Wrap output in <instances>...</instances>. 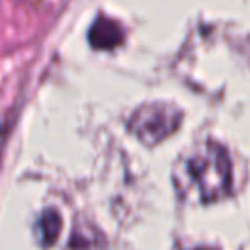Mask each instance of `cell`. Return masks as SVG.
Segmentation results:
<instances>
[{
    "label": "cell",
    "mask_w": 250,
    "mask_h": 250,
    "mask_svg": "<svg viewBox=\"0 0 250 250\" xmlns=\"http://www.w3.org/2000/svg\"><path fill=\"white\" fill-rule=\"evenodd\" d=\"M60 230H62V218H60L58 211L46 209L43 213V216L40 218V227H38L41 244L44 247L53 245L56 242V238H58Z\"/></svg>",
    "instance_id": "cell-5"
},
{
    "label": "cell",
    "mask_w": 250,
    "mask_h": 250,
    "mask_svg": "<svg viewBox=\"0 0 250 250\" xmlns=\"http://www.w3.org/2000/svg\"><path fill=\"white\" fill-rule=\"evenodd\" d=\"M125 40L121 24L105 16H99L89 29V43L96 50H114Z\"/></svg>",
    "instance_id": "cell-3"
},
{
    "label": "cell",
    "mask_w": 250,
    "mask_h": 250,
    "mask_svg": "<svg viewBox=\"0 0 250 250\" xmlns=\"http://www.w3.org/2000/svg\"><path fill=\"white\" fill-rule=\"evenodd\" d=\"M188 174L198 186L204 203L218 201L231 192V164L227 150L218 143H206L186 164Z\"/></svg>",
    "instance_id": "cell-1"
},
{
    "label": "cell",
    "mask_w": 250,
    "mask_h": 250,
    "mask_svg": "<svg viewBox=\"0 0 250 250\" xmlns=\"http://www.w3.org/2000/svg\"><path fill=\"white\" fill-rule=\"evenodd\" d=\"M182 121V112L168 102H151L138 107L129 119V131L145 145H157L170 136Z\"/></svg>",
    "instance_id": "cell-2"
},
{
    "label": "cell",
    "mask_w": 250,
    "mask_h": 250,
    "mask_svg": "<svg viewBox=\"0 0 250 250\" xmlns=\"http://www.w3.org/2000/svg\"><path fill=\"white\" fill-rule=\"evenodd\" d=\"M192 250H211V249H192Z\"/></svg>",
    "instance_id": "cell-6"
},
{
    "label": "cell",
    "mask_w": 250,
    "mask_h": 250,
    "mask_svg": "<svg viewBox=\"0 0 250 250\" xmlns=\"http://www.w3.org/2000/svg\"><path fill=\"white\" fill-rule=\"evenodd\" d=\"M104 237L97 228L89 223H79L72 235L70 249L72 250H104Z\"/></svg>",
    "instance_id": "cell-4"
}]
</instances>
